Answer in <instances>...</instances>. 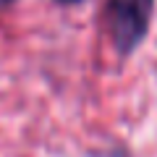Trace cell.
<instances>
[{"label": "cell", "mask_w": 157, "mask_h": 157, "mask_svg": "<svg viewBox=\"0 0 157 157\" xmlns=\"http://www.w3.org/2000/svg\"><path fill=\"white\" fill-rule=\"evenodd\" d=\"M155 13V0H105L102 24L118 55H131L144 42Z\"/></svg>", "instance_id": "cell-1"}, {"label": "cell", "mask_w": 157, "mask_h": 157, "mask_svg": "<svg viewBox=\"0 0 157 157\" xmlns=\"http://www.w3.org/2000/svg\"><path fill=\"white\" fill-rule=\"evenodd\" d=\"M6 3H11V0H0V6H6Z\"/></svg>", "instance_id": "cell-3"}, {"label": "cell", "mask_w": 157, "mask_h": 157, "mask_svg": "<svg viewBox=\"0 0 157 157\" xmlns=\"http://www.w3.org/2000/svg\"><path fill=\"white\" fill-rule=\"evenodd\" d=\"M58 3H66V6H68V3H78V0H58Z\"/></svg>", "instance_id": "cell-2"}]
</instances>
